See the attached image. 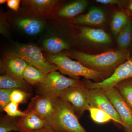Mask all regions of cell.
<instances>
[{"mask_svg":"<svg viewBox=\"0 0 132 132\" xmlns=\"http://www.w3.org/2000/svg\"><path fill=\"white\" fill-rule=\"evenodd\" d=\"M71 56L88 68L111 75L130 55L129 50H121L108 51L97 54L75 51L72 52Z\"/></svg>","mask_w":132,"mask_h":132,"instance_id":"obj_1","label":"cell"},{"mask_svg":"<svg viewBox=\"0 0 132 132\" xmlns=\"http://www.w3.org/2000/svg\"><path fill=\"white\" fill-rule=\"evenodd\" d=\"M75 112L69 102L57 98L54 114L47 127L59 132H87L79 122Z\"/></svg>","mask_w":132,"mask_h":132,"instance_id":"obj_2","label":"cell"},{"mask_svg":"<svg viewBox=\"0 0 132 132\" xmlns=\"http://www.w3.org/2000/svg\"><path fill=\"white\" fill-rule=\"evenodd\" d=\"M47 59L50 62L57 66L62 73L69 75L74 79L81 76L85 77L87 80L100 82L111 75L109 74L92 70L79 62L72 60L64 55H50L48 57Z\"/></svg>","mask_w":132,"mask_h":132,"instance_id":"obj_3","label":"cell"},{"mask_svg":"<svg viewBox=\"0 0 132 132\" xmlns=\"http://www.w3.org/2000/svg\"><path fill=\"white\" fill-rule=\"evenodd\" d=\"M84 86V81L67 78L57 71L47 74L45 81L38 85L42 95L52 99L59 98L62 92L69 88Z\"/></svg>","mask_w":132,"mask_h":132,"instance_id":"obj_4","label":"cell"},{"mask_svg":"<svg viewBox=\"0 0 132 132\" xmlns=\"http://www.w3.org/2000/svg\"><path fill=\"white\" fill-rule=\"evenodd\" d=\"M14 55L45 74L47 75L53 71L59 70L57 66L47 60L40 50L34 45L22 46L17 49Z\"/></svg>","mask_w":132,"mask_h":132,"instance_id":"obj_5","label":"cell"},{"mask_svg":"<svg viewBox=\"0 0 132 132\" xmlns=\"http://www.w3.org/2000/svg\"><path fill=\"white\" fill-rule=\"evenodd\" d=\"M132 78V56L120 65L109 78L101 82H93L87 79L85 81L88 89H106L114 87L119 82Z\"/></svg>","mask_w":132,"mask_h":132,"instance_id":"obj_6","label":"cell"},{"mask_svg":"<svg viewBox=\"0 0 132 132\" xmlns=\"http://www.w3.org/2000/svg\"><path fill=\"white\" fill-rule=\"evenodd\" d=\"M87 96L90 106L104 111L111 116L113 120L123 127L120 117L106 96L104 89L87 88Z\"/></svg>","mask_w":132,"mask_h":132,"instance_id":"obj_7","label":"cell"},{"mask_svg":"<svg viewBox=\"0 0 132 132\" xmlns=\"http://www.w3.org/2000/svg\"><path fill=\"white\" fill-rule=\"evenodd\" d=\"M104 90L120 117L126 132H132L131 109L115 87Z\"/></svg>","mask_w":132,"mask_h":132,"instance_id":"obj_8","label":"cell"},{"mask_svg":"<svg viewBox=\"0 0 132 132\" xmlns=\"http://www.w3.org/2000/svg\"><path fill=\"white\" fill-rule=\"evenodd\" d=\"M87 90L86 86L69 88L62 92L59 98L69 102L75 112L81 114L90 106L87 96Z\"/></svg>","mask_w":132,"mask_h":132,"instance_id":"obj_9","label":"cell"},{"mask_svg":"<svg viewBox=\"0 0 132 132\" xmlns=\"http://www.w3.org/2000/svg\"><path fill=\"white\" fill-rule=\"evenodd\" d=\"M55 100L43 95H36L31 99L26 111L35 113L45 120L47 125L55 111Z\"/></svg>","mask_w":132,"mask_h":132,"instance_id":"obj_10","label":"cell"},{"mask_svg":"<svg viewBox=\"0 0 132 132\" xmlns=\"http://www.w3.org/2000/svg\"><path fill=\"white\" fill-rule=\"evenodd\" d=\"M25 112L26 115L21 117L16 122L20 131L31 132L47 127L46 121L35 113L27 111Z\"/></svg>","mask_w":132,"mask_h":132,"instance_id":"obj_11","label":"cell"},{"mask_svg":"<svg viewBox=\"0 0 132 132\" xmlns=\"http://www.w3.org/2000/svg\"><path fill=\"white\" fill-rule=\"evenodd\" d=\"M80 36L88 42L101 45H107L112 42L110 35L100 29L83 27L80 29Z\"/></svg>","mask_w":132,"mask_h":132,"instance_id":"obj_12","label":"cell"},{"mask_svg":"<svg viewBox=\"0 0 132 132\" xmlns=\"http://www.w3.org/2000/svg\"><path fill=\"white\" fill-rule=\"evenodd\" d=\"M105 20V15L103 10L99 8L94 7L86 14L76 17L74 21L78 24L97 26L104 24Z\"/></svg>","mask_w":132,"mask_h":132,"instance_id":"obj_13","label":"cell"},{"mask_svg":"<svg viewBox=\"0 0 132 132\" xmlns=\"http://www.w3.org/2000/svg\"><path fill=\"white\" fill-rule=\"evenodd\" d=\"M88 5V2L86 0L76 1L66 5L62 9L58 15L64 18L74 17L82 13Z\"/></svg>","mask_w":132,"mask_h":132,"instance_id":"obj_14","label":"cell"},{"mask_svg":"<svg viewBox=\"0 0 132 132\" xmlns=\"http://www.w3.org/2000/svg\"><path fill=\"white\" fill-rule=\"evenodd\" d=\"M27 83L23 79L7 74L0 76V88L3 89H17L24 90L27 88Z\"/></svg>","mask_w":132,"mask_h":132,"instance_id":"obj_15","label":"cell"},{"mask_svg":"<svg viewBox=\"0 0 132 132\" xmlns=\"http://www.w3.org/2000/svg\"><path fill=\"white\" fill-rule=\"evenodd\" d=\"M47 75L38 69L28 64L24 71L22 78L27 83L39 85L45 81Z\"/></svg>","mask_w":132,"mask_h":132,"instance_id":"obj_16","label":"cell"},{"mask_svg":"<svg viewBox=\"0 0 132 132\" xmlns=\"http://www.w3.org/2000/svg\"><path fill=\"white\" fill-rule=\"evenodd\" d=\"M28 65L23 59L15 56L8 62L6 67L7 74L23 79L22 76Z\"/></svg>","mask_w":132,"mask_h":132,"instance_id":"obj_17","label":"cell"},{"mask_svg":"<svg viewBox=\"0 0 132 132\" xmlns=\"http://www.w3.org/2000/svg\"><path fill=\"white\" fill-rule=\"evenodd\" d=\"M16 24L27 34L34 35L39 33L42 29L43 24L40 21L35 19H22L19 20Z\"/></svg>","mask_w":132,"mask_h":132,"instance_id":"obj_18","label":"cell"},{"mask_svg":"<svg viewBox=\"0 0 132 132\" xmlns=\"http://www.w3.org/2000/svg\"><path fill=\"white\" fill-rule=\"evenodd\" d=\"M118 45L122 50H128L132 44V21L130 20L119 34Z\"/></svg>","mask_w":132,"mask_h":132,"instance_id":"obj_19","label":"cell"},{"mask_svg":"<svg viewBox=\"0 0 132 132\" xmlns=\"http://www.w3.org/2000/svg\"><path fill=\"white\" fill-rule=\"evenodd\" d=\"M130 20L126 12H116L114 14L111 22V29L113 34L114 35L119 34Z\"/></svg>","mask_w":132,"mask_h":132,"instance_id":"obj_20","label":"cell"},{"mask_svg":"<svg viewBox=\"0 0 132 132\" xmlns=\"http://www.w3.org/2000/svg\"><path fill=\"white\" fill-rule=\"evenodd\" d=\"M43 44L45 49L54 53H59L69 48L68 44L58 37L48 38L44 41Z\"/></svg>","mask_w":132,"mask_h":132,"instance_id":"obj_21","label":"cell"},{"mask_svg":"<svg viewBox=\"0 0 132 132\" xmlns=\"http://www.w3.org/2000/svg\"><path fill=\"white\" fill-rule=\"evenodd\" d=\"M114 87L132 109V78L119 82Z\"/></svg>","mask_w":132,"mask_h":132,"instance_id":"obj_22","label":"cell"},{"mask_svg":"<svg viewBox=\"0 0 132 132\" xmlns=\"http://www.w3.org/2000/svg\"><path fill=\"white\" fill-rule=\"evenodd\" d=\"M88 110L90 112L92 119L95 123L103 124L112 120L110 116L101 109L90 106Z\"/></svg>","mask_w":132,"mask_h":132,"instance_id":"obj_23","label":"cell"},{"mask_svg":"<svg viewBox=\"0 0 132 132\" xmlns=\"http://www.w3.org/2000/svg\"><path fill=\"white\" fill-rule=\"evenodd\" d=\"M57 2V1L53 0H32L29 2V4L32 7L39 12L49 9Z\"/></svg>","mask_w":132,"mask_h":132,"instance_id":"obj_24","label":"cell"},{"mask_svg":"<svg viewBox=\"0 0 132 132\" xmlns=\"http://www.w3.org/2000/svg\"><path fill=\"white\" fill-rule=\"evenodd\" d=\"M20 131L16 123L8 117L2 118L0 121V132Z\"/></svg>","mask_w":132,"mask_h":132,"instance_id":"obj_25","label":"cell"},{"mask_svg":"<svg viewBox=\"0 0 132 132\" xmlns=\"http://www.w3.org/2000/svg\"><path fill=\"white\" fill-rule=\"evenodd\" d=\"M19 104L11 102L3 109V111L10 117H22L26 115L25 112H22L19 109Z\"/></svg>","mask_w":132,"mask_h":132,"instance_id":"obj_26","label":"cell"},{"mask_svg":"<svg viewBox=\"0 0 132 132\" xmlns=\"http://www.w3.org/2000/svg\"><path fill=\"white\" fill-rule=\"evenodd\" d=\"M28 96V94L25 91L20 89H15L10 95V101L12 102L19 105L25 102Z\"/></svg>","mask_w":132,"mask_h":132,"instance_id":"obj_27","label":"cell"},{"mask_svg":"<svg viewBox=\"0 0 132 132\" xmlns=\"http://www.w3.org/2000/svg\"><path fill=\"white\" fill-rule=\"evenodd\" d=\"M15 89H0V108L2 111L7 105L11 102L10 95Z\"/></svg>","mask_w":132,"mask_h":132,"instance_id":"obj_28","label":"cell"},{"mask_svg":"<svg viewBox=\"0 0 132 132\" xmlns=\"http://www.w3.org/2000/svg\"><path fill=\"white\" fill-rule=\"evenodd\" d=\"M96 2L99 3L104 4H116V5H122L124 4H127V2L122 1H118V0H96Z\"/></svg>","mask_w":132,"mask_h":132,"instance_id":"obj_29","label":"cell"},{"mask_svg":"<svg viewBox=\"0 0 132 132\" xmlns=\"http://www.w3.org/2000/svg\"><path fill=\"white\" fill-rule=\"evenodd\" d=\"M20 1L19 0H8L7 6L9 7L15 11H18L20 7Z\"/></svg>","mask_w":132,"mask_h":132,"instance_id":"obj_30","label":"cell"},{"mask_svg":"<svg viewBox=\"0 0 132 132\" xmlns=\"http://www.w3.org/2000/svg\"><path fill=\"white\" fill-rule=\"evenodd\" d=\"M126 13L128 15V16L132 15V0L129 1L127 3L126 5Z\"/></svg>","mask_w":132,"mask_h":132,"instance_id":"obj_31","label":"cell"},{"mask_svg":"<svg viewBox=\"0 0 132 132\" xmlns=\"http://www.w3.org/2000/svg\"><path fill=\"white\" fill-rule=\"evenodd\" d=\"M31 132H59L57 131L53 130L52 128L49 127H46L45 128L41 129V130H37V131H34Z\"/></svg>","mask_w":132,"mask_h":132,"instance_id":"obj_32","label":"cell"},{"mask_svg":"<svg viewBox=\"0 0 132 132\" xmlns=\"http://www.w3.org/2000/svg\"><path fill=\"white\" fill-rule=\"evenodd\" d=\"M6 2H7V1H6V0H1L0 1L1 4H3V3H5Z\"/></svg>","mask_w":132,"mask_h":132,"instance_id":"obj_33","label":"cell"},{"mask_svg":"<svg viewBox=\"0 0 132 132\" xmlns=\"http://www.w3.org/2000/svg\"><path fill=\"white\" fill-rule=\"evenodd\" d=\"M25 132L21 131H19V132Z\"/></svg>","mask_w":132,"mask_h":132,"instance_id":"obj_34","label":"cell"}]
</instances>
